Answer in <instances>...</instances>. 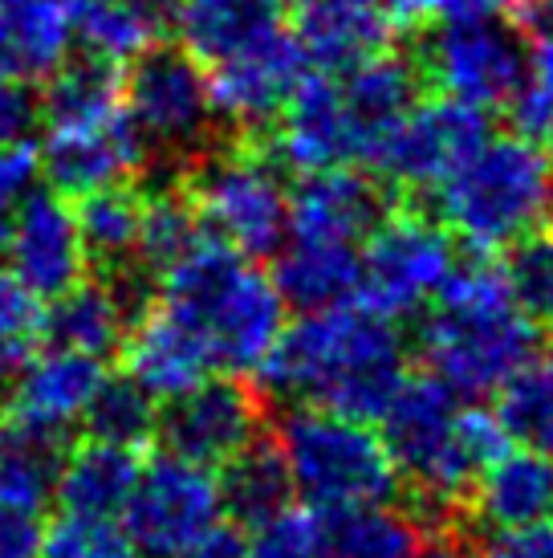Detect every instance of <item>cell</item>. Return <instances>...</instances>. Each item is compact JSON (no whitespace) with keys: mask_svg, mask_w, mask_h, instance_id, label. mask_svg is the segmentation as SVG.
<instances>
[{"mask_svg":"<svg viewBox=\"0 0 553 558\" xmlns=\"http://www.w3.org/2000/svg\"><path fill=\"white\" fill-rule=\"evenodd\" d=\"M257 375L276 396L370 424L407 379V342L395 318L351 298L285 326Z\"/></svg>","mask_w":553,"mask_h":558,"instance_id":"1","label":"cell"},{"mask_svg":"<svg viewBox=\"0 0 553 558\" xmlns=\"http://www.w3.org/2000/svg\"><path fill=\"white\" fill-rule=\"evenodd\" d=\"M383 449L415 489V522H447L468 489L508 449L501 420L484 408H460L456 391L435 375H407L383 408Z\"/></svg>","mask_w":553,"mask_h":558,"instance_id":"2","label":"cell"},{"mask_svg":"<svg viewBox=\"0 0 553 558\" xmlns=\"http://www.w3.org/2000/svg\"><path fill=\"white\" fill-rule=\"evenodd\" d=\"M431 302L419 351L456 396H496L538 355V323L513 302L501 265L484 253L452 265Z\"/></svg>","mask_w":553,"mask_h":558,"instance_id":"3","label":"cell"},{"mask_svg":"<svg viewBox=\"0 0 553 558\" xmlns=\"http://www.w3.org/2000/svg\"><path fill=\"white\" fill-rule=\"evenodd\" d=\"M155 294L200 326L216 367L236 375L257 372L285 330V298L273 278L212 233L155 281Z\"/></svg>","mask_w":553,"mask_h":558,"instance_id":"4","label":"cell"},{"mask_svg":"<svg viewBox=\"0 0 553 558\" xmlns=\"http://www.w3.org/2000/svg\"><path fill=\"white\" fill-rule=\"evenodd\" d=\"M440 225L484 257L533 236L553 213V168L521 135L484 140L435 187Z\"/></svg>","mask_w":553,"mask_h":558,"instance_id":"5","label":"cell"},{"mask_svg":"<svg viewBox=\"0 0 553 558\" xmlns=\"http://www.w3.org/2000/svg\"><path fill=\"white\" fill-rule=\"evenodd\" d=\"M276 449L290 465L293 494L306 497L318 513L383 506L400 485V473L367 420L297 403L276 424Z\"/></svg>","mask_w":553,"mask_h":558,"instance_id":"6","label":"cell"},{"mask_svg":"<svg viewBox=\"0 0 553 558\" xmlns=\"http://www.w3.org/2000/svg\"><path fill=\"white\" fill-rule=\"evenodd\" d=\"M175 180L204 229L245 257H273L290 233V184L257 135L212 143Z\"/></svg>","mask_w":553,"mask_h":558,"instance_id":"7","label":"cell"},{"mask_svg":"<svg viewBox=\"0 0 553 558\" xmlns=\"http://www.w3.org/2000/svg\"><path fill=\"white\" fill-rule=\"evenodd\" d=\"M123 110L147 147V171L155 163H168L163 180H175L192 159L220 143L208 74L184 46L155 41L126 62Z\"/></svg>","mask_w":553,"mask_h":558,"instance_id":"8","label":"cell"},{"mask_svg":"<svg viewBox=\"0 0 553 558\" xmlns=\"http://www.w3.org/2000/svg\"><path fill=\"white\" fill-rule=\"evenodd\" d=\"M529 49L521 25L492 0H464L431 25L419 49V78L477 110L505 107L525 82Z\"/></svg>","mask_w":553,"mask_h":558,"instance_id":"9","label":"cell"},{"mask_svg":"<svg viewBox=\"0 0 553 558\" xmlns=\"http://www.w3.org/2000/svg\"><path fill=\"white\" fill-rule=\"evenodd\" d=\"M456 265L452 236L423 213H386L358 253L354 298L383 318L423 311Z\"/></svg>","mask_w":553,"mask_h":558,"instance_id":"10","label":"cell"},{"mask_svg":"<svg viewBox=\"0 0 553 558\" xmlns=\"http://www.w3.org/2000/svg\"><path fill=\"white\" fill-rule=\"evenodd\" d=\"M220 494L212 469L175 452L151 457L123 506L126 538L143 558H187L220 526Z\"/></svg>","mask_w":553,"mask_h":558,"instance_id":"11","label":"cell"},{"mask_svg":"<svg viewBox=\"0 0 553 558\" xmlns=\"http://www.w3.org/2000/svg\"><path fill=\"white\" fill-rule=\"evenodd\" d=\"M484 140H489L484 110L456 102L447 94L419 98L400 119V126L386 135L370 171H379L386 184L403 192L440 187Z\"/></svg>","mask_w":553,"mask_h":558,"instance_id":"12","label":"cell"},{"mask_svg":"<svg viewBox=\"0 0 553 558\" xmlns=\"http://www.w3.org/2000/svg\"><path fill=\"white\" fill-rule=\"evenodd\" d=\"M265 428V396L232 375H208L192 391L168 400L159 412L155 433L163 436L168 452L192 465L220 469L236 452L253 445Z\"/></svg>","mask_w":553,"mask_h":558,"instance_id":"13","label":"cell"},{"mask_svg":"<svg viewBox=\"0 0 553 558\" xmlns=\"http://www.w3.org/2000/svg\"><path fill=\"white\" fill-rule=\"evenodd\" d=\"M302 74H306V53L297 46V37L281 25L265 41L212 65L208 94H212L216 119L236 126L241 135H257L265 123L276 119V110L285 107Z\"/></svg>","mask_w":553,"mask_h":558,"instance_id":"14","label":"cell"},{"mask_svg":"<svg viewBox=\"0 0 553 558\" xmlns=\"http://www.w3.org/2000/svg\"><path fill=\"white\" fill-rule=\"evenodd\" d=\"M281 168L297 175H314L325 168L358 163V135L351 110L342 102V86L334 74H302L290 90L285 107L276 110L273 143H265Z\"/></svg>","mask_w":553,"mask_h":558,"instance_id":"15","label":"cell"},{"mask_svg":"<svg viewBox=\"0 0 553 558\" xmlns=\"http://www.w3.org/2000/svg\"><path fill=\"white\" fill-rule=\"evenodd\" d=\"M119 359H123V372L138 379L155 400L184 396L200 379H208L216 367L212 347L200 335V326L184 318L175 306H168L159 294L126 326Z\"/></svg>","mask_w":553,"mask_h":558,"instance_id":"16","label":"cell"},{"mask_svg":"<svg viewBox=\"0 0 553 558\" xmlns=\"http://www.w3.org/2000/svg\"><path fill=\"white\" fill-rule=\"evenodd\" d=\"M4 253L13 262V278L33 298H58L86 278L74 208L53 187H33L21 208H13Z\"/></svg>","mask_w":553,"mask_h":558,"instance_id":"17","label":"cell"},{"mask_svg":"<svg viewBox=\"0 0 553 558\" xmlns=\"http://www.w3.org/2000/svg\"><path fill=\"white\" fill-rule=\"evenodd\" d=\"M37 159L49 175V187L62 196H82L90 187L107 184H131L147 171V147L126 110L90 126L49 131Z\"/></svg>","mask_w":553,"mask_h":558,"instance_id":"18","label":"cell"},{"mask_svg":"<svg viewBox=\"0 0 553 558\" xmlns=\"http://www.w3.org/2000/svg\"><path fill=\"white\" fill-rule=\"evenodd\" d=\"M386 217L383 187L370 175L346 168H325L306 175L290 192V233L322 236V241H367L370 229Z\"/></svg>","mask_w":553,"mask_h":558,"instance_id":"19","label":"cell"},{"mask_svg":"<svg viewBox=\"0 0 553 558\" xmlns=\"http://www.w3.org/2000/svg\"><path fill=\"white\" fill-rule=\"evenodd\" d=\"M293 37L322 74H346L351 65L391 49L395 21L383 0H309Z\"/></svg>","mask_w":553,"mask_h":558,"instance_id":"20","label":"cell"},{"mask_svg":"<svg viewBox=\"0 0 553 558\" xmlns=\"http://www.w3.org/2000/svg\"><path fill=\"white\" fill-rule=\"evenodd\" d=\"M102 375H107V367L94 355H77V351H62V347L33 351L29 363L9 384L4 416L65 433V424L82 416V408L90 403Z\"/></svg>","mask_w":553,"mask_h":558,"instance_id":"21","label":"cell"},{"mask_svg":"<svg viewBox=\"0 0 553 558\" xmlns=\"http://www.w3.org/2000/svg\"><path fill=\"white\" fill-rule=\"evenodd\" d=\"M419 65L407 53L383 49L367 62L346 70L342 86V102L351 110L354 135H358V163H374L383 151L386 135L400 126V119L419 102Z\"/></svg>","mask_w":553,"mask_h":558,"instance_id":"22","label":"cell"},{"mask_svg":"<svg viewBox=\"0 0 553 558\" xmlns=\"http://www.w3.org/2000/svg\"><path fill=\"white\" fill-rule=\"evenodd\" d=\"M468 513L484 530H517L553 518V457L505 449L468 489Z\"/></svg>","mask_w":553,"mask_h":558,"instance_id":"23","label":"cell"},{"mask_svg":"<svg viewBox=\"0 0 553 558\" xmlns=\"http://www.w3.org/2000/svg\"><path fill=\"white\" fill-rule=\"evenodd\" d=\"M273 286L302 314L351 302L358 290V245L322 236H285L273 253Z\"/></svg>","mask_w":553,"mask_h":558,"instance_id":"24","label":"cell"},{"mask_svg":"<svg viewBox=\"0 0 553 558\" xmlns=\"http://www.w3.org/2000/svg\"><path fill=\"white\" fill-rule=\"evenodd\" d=\"M70 0H0V78L46 82L70 49Z\"/></svg>","mask_w":553,"mask_h":558,"instance_id":"25","label":"cell"},{"mask_svg":"<svg viewBox=\"0 0 553 558\" xmlns=\"http://www.w3.org/2000/svg\"><path fill=\"white\" fill-rule=\"evenodd\" d=\"M138 449L107 445L86 436L82 445L65 449L62 473H58V506L74 518H119L126 497L138 481Z\"/></svg>","mask_w":553,"mask_h":558,"instance_id":"26","label":"cell"},{"mask_svg":"<svg viewBox=\"0 0 553 558\" xmlns=\"http://www.w3.org/2000/svg\"><path fill=\"white\" fill-rule=\"evenodd\" d=\"M53 306L41 314V342L77 351V355L107 359L119 355L131 314L119 302L107 278H82L65 294L49 298Z\"/></svg>","mask_w":553,"mask_h":558,"instance_id":"27","label":"cell"},{"mask_svg":"<svg viewBox=\"0 0 553 558\" xmlns=\"http://www.w3.org/2000/svg\"><path fill=\"white\" fill-rule=\"evenodd\" d=\"M281 29V0H180L175 33L200 65H216Z\"/></svg>","mask_w":553,"mask_h":558,"instance_id":"28","label":"cell"},{"mask_svg":"<svg viewBox=\"0 0 553 558\" xmlns=\"http://www.w3.org/2000/svg\"><path fill=\"white\" fill-rule=\"evenodd\" d=\"M74 225L82 241V257L94 278H114L135 265L138 220H143V187L107 184L74 196Z\"/></svg>","mask_w":553,"mask_h":558,"instance_id":"29","label":"cell"},{"mask_svg":"<svg viewBox=\"0 0 553 558\" xmlns=\"http://www.w3.org/2000/svg\"><path fill=\"white\" fill-rule=\"evenodd\" d=\"M65 449L70 440L62 428L0 416V501L29 513L46 510L58 489Z\"/></svg>","mask_w":553,"mask_h":558,"instance_id":"30","label":"cell"},{"mask_svg":"<svg viewBox=\"0 0 553 558\" xmlns=\"http://www.w3.org/2000/svg\"><path fill=\"white\" fill-rule=\"evenodd\" d=\"M119 110H123V65L86 49L77 58H62L37 98V114L46 119L49 131L102 123Z\"/></svg>","mask_w":553,"mask_h":558,"instance_id":"31","label":"cell"},{"mask_svg":"<svg viewBox=\"0 0 553 558\" xmlns=\"http://www.w3.org/2000/svg\"><path fill=\"white\" fill-rule=\"evenodd\" d=\"M220 469L224 473L216 481V494H220V513H229L232 526L257 530L261 522H269L273 513L290 506L293 477L276 440L257 436L253 445H245Z\"/></svg>","mask_w":553,"mask_h":558,"instance_id":"32","label":"cell"},{"mask_svg":"<svg viewBox=\"0 0 553 558\" xmlns=\"http://www.w3.org/2000/svg\"><path fill=\"white\" fill-rule=\"evenodd\" d=\"M138 187H143V220H138L135 265L151 281H159L208 229H204L200 213H196V204H192L180 180Z\"/></svg>","mask_w":553,"mask_h":558,"instance_id":"33","label":"cell"},{"mask_svg":"<svg viewBox=\"0 0 553 558\" xmlns=\"http://www.w3.org/2000/svg\"><path fill=\"white\" fill-rule=\"evenodd\" d=\"M70 13L82 49L119 65L138 58L159 37H168L143 0H70Z\"/></svg>","mask_w":553,"mask_h":558,"instance_id":"34","label":"cell"},{"mask_svg":"<svg viewBox=\"0 0 553 558\" xmlns=\"http://www.w3.org/2000/svg\"><path fill=\"white\" fill-rule=\"evenodd\" d=\"M155 424H159L155 396L126 372L102 375L90 403L82 408V433L123 449H147L155 440Z\"/></svg>","mask_w":553,"mask_h":558,"instance_id":"35","label":"cell"},{"mask_svg":"<svg viewBox=\"0 0 553 558\" xmlns=\"http://www.w3.org/2000/svg\"><path fill=\"white\" fill-rule=\"evenodd\" d=\"M325 558H411L419 550V522L383 506L325 513Z\"/></svg>","mask_w":553,"mask_h":558,"instance_id":"36","label":"cell"},{"mask_svg":"<svg viewBox=\"0 0 553 558\" xmlns=\"http://www.w3.org/2000/svg\"><path fill=\"white\" fill-rule=\"evenodd\" d=\"M496 396H501L496 420L508 440H521L525 449L553 457V363L529 359Z\"/></svg>","mask_w":553,"mask_h":558,"instance_id":"37","label":"cell"},{"mask_svg":"<svg viewBox=\"0 0 553 558\" xmlns=\"http://www.w3.org/2000/svg\"><path fill=\"white\" fill-rule=\"evenodd\" d=\"M41 347V306L37 298L0 269V384H13V375L29 363Z\"/></svg>","mask_w":553,"mask_h":558,"instance_id":"38","label":"cell"},{"mask_svg":"<svg viewBox=\"0 0 553 558\" xmlns=\"http://www.w3.org/2000/svg\"><path fill=\"white\" fill-rule=\"evenodd\" d=\"M245 550L248 558H325L330 550L325 513L309 510V506H285L253 530Z\"/></svg>","mask_w":553,"mask_h":558,"instance_id":"39","label":"cell"},{"mask_svg":"<svg viewBox=\"0 0 553 558\" xmlns=\"http://www.w3.org/2000/svg\"><path fill=\"white\" fill-rule=\"evenodd\" d=\"M501 274L508 281V294L533 323L553 318V245L550 236H525L505 248Z\"/></svg>","mask_w":553,"mask_h":558,"instance_id":"40","label":"cell"},{"mask_svg":"<svg viewBox=\"0 0 553 558\" xmlns=\"http://www.w3.org/2000/svg\"><path fill=\"white\" fill-rule=\"evenodd\" d=\"M41 558H143L138 546L126 538L123 526H114L110 518H74L62 513L49 526Z\"/></svg>","mask_w":553,"mask_h":558,"instance_id":"41","label":"cell"},{"mask_svg":"<svg viewBox=\"0 0 553 558\" xmlns=\"http://www.w3.org/2000/svg\"><path fill=\"white\" fill-rule=\"evenodd\" d=\"M41 168L37 147L29 140L0 147V253L9 248V229H13V204L16 196L33 184V175Z\"/></svg>","mask_w":553,"mask_h":558,"instance_id":"42","label":"cell"},{"mask_svg":"<svg viewBox=\"0 0 553 558\" xmlns=\"http://www.w3.org/2000/svg\"><path fill=\"white\" fill-rule=\"evenodd\" d=\"M505 107H508L513 135H521V140H529V143L553 140V102L529 78L513 90V98H508Z\"/></svg>","mask_w":553,"mask_h":558,"instance_id":"43","label":"cell"},{"mask_svg":"<svg viewBox=\"0 0 553 558\" xmlns=\"http://www.w3.org/2000/svg\"><path fill=\"white\" fill-rule=\"evenodd\" d=\"M41 513L16 510L0 501V558H41Z\"/></svg>","mask_w":553,"mask_h":558,"instance_id":"44","label":"cell"},{"mask_svg":"<svg viewBox=\"0 0 553 558\" xmlns=\"http://www.w3.org/2000/svg\"><path fill=\"white\" fill-rule=\"evenodd\" d=\"M480 558H553V518L533 522V526L496 530Z\"/></svg>","mask_w":553,"mask_h":558,"instance_id":"45","label":"cell"},{"mask_svg":"<svg viewBox=\"0 0 553 558\" xmlns=\"http://www.w3.org/2000/svg\"><path fill=\"white\" fill-rule=\"evenodd\" d=\"M41 114H37V98L25 90V82L0 78V147L9 143H25Z\"/></svg>","mask_w":553,"mask_h":558,"instance_id":"46","label":"cell"},{"mask_svg":"<svg viewBox=\"0 0 553 558\" xmlns=\"http://www.w3.org/2000/svg\"><path fill=\"white\" fill-rule=\"evenodd\" d=\"M383 4L395 25L415 29V25H435L440 16H447L456 4H464V0H383Z\"/></svg>","mask_w":553,"mask_h":558,"instance_id":"47","label":"cell"},{"mask_svg":"<svg viewBox=\"0 0 553 558\" xmlns=\"http://www.w3.org/2000/svg\"><path fill=\"white\" fill-rule=\"evenodd\" d=\"M508 13H513V21L521 29L538 33V37H550L553 33V0H513Z\"/></svg>","mask_w":553,"mask_h":558,"instance_id":"48","label":"cell"},{"mask_svg":"<svg viewBox=\"0 0 553 558\" xmlns=\"http://www.w3.org/2000/svg\"><path fill=\"white\" fill-rule=\"evenodd\" d=\"M187 558H248L245 550V534L241 530H220L216 526L208 538H204Z\"/></svg>","mask_w":553,"mask_h":558,"instance_id":"49","label":"cell"},{"mask_svg":"<svg viewBox=\"0 0 553 558\" xmlns=\"http://www.w3.org/2000/svg\"><path fill=\"white\" fill-rule=\"evenodd\" d=\"M525 78L533 82V86L553 102V33L550 37H538V46H533V53H529Z\"/></svg>","mask_w":553,"mask_h":558,"instance_id":"50","label":"cell"},{"mask_svg":"<svg viewBox=\"0 0 553 558\" xmlns=\"http://www.w3.org/2000/svg\"><path fill=\"white\" fill-rule=\"evenodd\" d=\"M411 558H472L468 550H464L456 538H447V534H440V538H431L423 550H415Z\"/></svg>","mask_w":553,"mask_h":558,"instance_id":"51","label":"cell"},{"mask_svg":"<svg viewBox=\"0 0 553 558\" xmlns=\"http://www.w3.org/2000/svg\"><path fill=\"white\" fill-rule=\"evenodd\" d=\"M281 4H293V9H306L309 0H281Z\"/></svg>","mask_w":553,"mask_h":558,"instance_id":"52","label":"cell"},{"mask_svg":"<svg viewBox=\"0 0 553 558\" xmlns=\"http://www.w3.org/2000/svg\"><path fill=\"white\" fill-rule=\"evenodd\" d=\"M492 4H501V9H508V4H513V0H492Z\"/></svg>","mask_w":553,"mask_h":558,"instance_id":"53","label":"cell"},{"mask_svg":"<svg viewBox=\"0 0 553 558\" xmlns=\"http://www.w3.org/2000/svg\"><path fill=\"white\" fill-rule=\"evenodd\" d=\"M550 245H553V213H550Z\"/></svg>","mask_w":553,"mask_h":558,"instance_id":"54","label":"cell"},{"mask_svg":"<svg viewBox=\"0 0 553 558\" xmlns=\"http://www.w3.org/2000/svg\"><path fill=\"white\" fill-rule=\"evenodd\" d=\"M550 168H553V140H550Z\"/></svg>","mask_w":553,"mask_h":558,"instance_id":"55","label":"cell"},{"mask_svg":"<svg viewBox=\"0 0 553 558\" xmlns=\"http://www.w3.org/2000/svg\"><path fill=\"white\" fill-rule=\"evenodd\" d=\"M550 323H553V318H550Z\"/></svg>","mask_w":553,"mask_h":558,"instance_id":"56","label":"cell"}]
</instances>
